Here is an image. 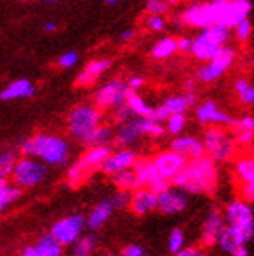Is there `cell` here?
I'll use <instances>...</instances> for the list:
<instances>
[{
  "instance_id": "10",
  "label": "cell",
  "mask_w": 254,
  "mask_h": 256,
  "mask_svg": "<svg viewBox=\"0 0 254 256\" xmlns=\"http://www.w3.org/2000/svg\"><path fill=\"white\" fill-rule=\"evenodd\" d=\"M209 61H211V64L203 66L197 70V78L201 82H206V83L217 80L219 76L231 66L234 61V50L223 46L219 52L215 54V56Z\"/></svg>"
},
{
  "instance_id": "5",
  "label": "cell",
  "mask_w": 254,
  "mask_h": 256,
  "mask_svg": "<svg viewBox=\"0 0 254 256\" xmlns=\"http://www.w3.org/2000/svg\"><path fill=\"white\" fill-rule=\"evenodd\" d=\"M254 236V226L228 225L219 238L217 244L231 256H250L248 242Z\"/></svg>"
},
{
  "instance_id": "38",
  "label": "cell",
  "mask_w": 254,
  "mask_h": 256,
  "mask_svg": "<svg viewBox=\"0 0 254 256\" xmlns=\"http://www.w3.org/2000/svg\"><path fill=\"white\" fill-rule=\"evenodd\" d=\"M186 244V236L181 228H173L169 234V250L175 254L176 252H180Z\"/></svg>"
},
{
  "instance_id": "39",
  "label": "cell",
  "mask_w": 254,
  "mask_h": 256,
  "mask_svg": "<svg viewBox=\"0 0 254 256\" xmlns=\"http://www.w3.org/2000/svg\"><path fill=\"white\" fill-rule=\"evenodd\" d=\"M14 164H16L14 153L6 152L3 155H0V178L6 180V176H9L12 169H14Z\"/></svg>"
},
{
  "instance_id": "40",
  "label": "cell",
  "mask_w": 254,
  "mask_h": 256,
  "mask_svg": "<svg viewBox=\"0 0 254 256\" xmlns=\"http://www.w3.org/2000/svg\"><path fill=\"white\" fill-rule=\"evenodd\" d=\"M167 120H169V132L172 134H178L186 125V118L183 116V112L170 114V116L167 118Z\"/></svg>"
},
{
  "instance_id": "32",
  "label": "cell",
  "mask_w": 254,
  "mask_h": 256,
  "mask_svg": "<svg viewBox=\"0 0 254 256\" xmlns=\"http://www.w3.org/2000/svg\"><path fill=\"white\" fill-rule=\"evenodd\" d=\"M236 174L244 183H254V161L250 156L240 158L236 162Z\"/></svg>"
},
{
  "instance_id": "62",
  "label": "cell",
  "mask_w": 254,
  "mask_h": 256,
  "mask_svg": "<svg viewBox=\"0 0 254 256\" xmlns=\"http://www.w3.org/2000/svg\"><path fill=\"white\" fill-rule=\"evenodd\" d=\"M190 2H197V0H190Z\"/></svg>"
},
{
  "instance_id": "53",
  "label": "cell",
  "mask_w": 254,
  "mask_h": 256,
  "mask_svg": "<svg viewBox=\"0 0 254 256\" xmlns=\"http://www.w3.org/2000/svg\"><path fill=\"white\" fill-rule=\"evenodd\" d=\"M20 256H39V253H37V250H36L34 246H28V247H25L22 250V254Z\"/></svg>"
},
{
  "instance_id": "44",
  "label": "cell",
  "mask_w": 254,
  "mask_h": 256,
  "mask_svg": "<svg viewBox=\"0 0 254 256\" xmlns=\"http://www.w3.org/2000/svg\"><path fill=\"white\" fill-rule=\"evenodd\" d=\"M147 27L153 32H162L166 28V20H164L159 14H151L147 19Z\"/></svg>"
},
{
  "instance_id": "14",
  "label": "cell",
  "mask_w": 254,
  "mask_h": 256,
  "mask_svg": "<svg viewBox=\"0 0 254 256\" xmlns=\"http://www.w3.org/2000/svg\"><path fill=\"white\" fill-rule=\"evenodd\" d=\"M128 84L123 83L122 80H114L109 82L100 89L95 96V104L101 108H111V106H119L123 105L128 97Z\"/></svg>"
},
{
  "instance_id": "22",
  "label": "cell",
  "mask_w": 254,
  "mask_h": 256,
  "mask_svg": "<svg viewBox=\"0 0 254 256\" xmlns=\"http://www.w3.org/2000/svg\"><path fill=\"white\" fill-rule=\"evenodd\" d=\"M172 150L180 153L186 160L187 158L194 160V158H200L205 155V146H203L201 140H198L194 136H181L175 139L172 144Z\"/></svg>"
},
{
  "instance_id": "36",
  "label": "cell",
  "mask_w": 254,
  "mask_h": 256,
  "mask_svg": "<svg viewBox=\"0 0 254 256\" xmlns=\"http://www.w3.org/2000/svg\"><path fill=\"white\" fill-rule=\"evenodd\" d=\"M236 92L239 94L240 100H242L245 105H253L254 104V88L247 80L236 82Z\"/></svg>"
},
{
  "instance_id": "31",
  "label": "cell",
  "mask_w": 254,
  "mask_h": 256,
  "mask_svg": "<svg viewBox=\"0 0 254 256\" xmlns=\"http://www.w3.org/2000/svg\"><path fill=\"white\" fill-rule=\"evenodd\" d=\"M126 105L133 111V114H137L141 118H151L153 116V108H150L142 97H139L134 92H128V97H126Z\"/></svg>"
},
{
  "instance_id": "56",
  "label": "cell",
  "mask_w": 254,
  "mask_h": 256,
  "mask_svg": "<svg viewBox=\"0 0 254 256\" xmlns=\"http://www.w3.org/2000/svg\"><path fill=\"white\" fill-rule=\"evenodd\" d=\"M44 28H45V32H55L56 30V25L53 22H47Z\"/></svg>"
},
{
  "instance_id": "27",
  "label": "cell",
  "mask_w": 254,
  "mask_h": 256,
  "mask_svg": "<svg viewBox=\"0 0 254 256\" xmlns=\"http://www.w3.org/2000/svg\"><path fill=\"white\" fill-rule=\"evenodd\" d=\"M97 250V238L94 234H81L70 244L72 256H94Z\"/></svg>"
},
{
  "instance_id": "50",
  "label": "cell",
  "mask_w": 254,
  "mask_h": 256,
  "mask_svg": "<svg viewBox=\"0 0 254 256\" xmlns=\"http://www.w3.org/2000/svg\"><path fill=\"white\" fill-rule=\"evenodd\" d=\"M192 40H189V38H183V40H180L176 42V47L181 50V52L184 54H189V52H192Z\"/></svg>"
},
{
  "instance_id": "4",
  "label": "cell",
  "mask_w": 254,
  "mask_h": 256,
  "mask_svg": "<svg viewBox=\"0 0 254 256\" xmlns=\"http://www.w3.org/2000/svg\"><path fill=\"white\" fill-rule=\"evenodd\" d=\"M100 124V111L92 106H77L72 110L69 116V132L72 138L81 140L83 144L87 142L89 136Z\"/></svg>"
},
{
  "instance_id": "12",
  "label": "cell",
  "mask_w": 254,
  "mask_h": 256,
  "mask_svg": "<svg viewBox=\"0 0 254 256\" xmlns=\"http://www.w3.org/2000/svg\"><path fill=\"white\" fill-rule=\"evenodd\" d=\"M220 6L217 4H211V5H194L183 14V20L189 25H194V27H211L214 24H219L220 18Z\"/></svg>"
},
{
  "instance_id": "37",
  "label": "cell",
  "mask_w": 254,
  "mask_h": 256,
  "mask_svg": "<svg viewBox=\"0 0 254 256\" xmlns=\"http://www.w3.org/2000/svg\"><path fill=\"white\" fill-rule=\"evenodd\" d=\"M189 106V102L186 100L184 96H176L167 98V102L164 104V108L169 111V114H178V112H184Z\"/></svg>"
},
{
  "instance_id": "45",
  "label": "cell",
  "mask_w": 254,
  "mask_h": 256,
  "mask_svg": "<svg viewBox=\"0 0 254 256\" xmlns=\"http://www.w3.org/2000/svg\"><path fill=\"white\" fill-rule=\"evenodd\" d=\"M78 61V54L77 52H67L64 55H61L58 60V64L61 68H72Z\"/></svg>"
},
{
  "instance_id": "7",
  "label": "cell",
  "mask_w": 254,
  "mask_h": 256,
  "mask_svg": "<svg viewBox=\"0 0 254 256\" xmlns=\"http://www.w3.org/2000/svg\"><path fill=\"white\" fill-rule=\"evenodd\" d=\"M12 180L19 188H33L44 182L47 175L45 166L33 156H25L16 161L14 169L11 172Z\"/></svg>"
},
{
  "instance_id": "2",
  "label": "cell",
  "mask_w": 254,
  "mask_h": 256,
  "mask_svg": "<svg viewBox=\"0 0 254 256\" xmlns=\"http://www.w3.org/2000/svg\"><path fill=\"white\" fill-rule=\"evenodd\" d=\"M22 153L25 156L39 158V161L52 166H62L69 161L70 148L66 139L55 134H36L22 144Z\"/></svg>"
},
{
  "instance_id": "23",
  "label": "cell",
  "mask_w": 254,
  "mask_h": 256,
  "mask_svg": "<svg viewBox=\"0 0 254 256\" xmlns=\"http://www.w3.org/2000/svg\"><path fill=\"white\" fill-rule=\"evenodd\" d=\"M114 210H116V206H114V203H112L111 198L98 203L86 219V226L91 228L92 232H97V230H100L109 220V217L112 216Z\"/></svg>"
},
{
  "instance_id": "41",
  "label": "cell",
  "mask_w": 254,
  "mask_h": 256,
  "mask_svg": "<svg viewBox=\"0 0 254 256\" xmlns=\"http://www.w3.org/2000/svg\"><path fill=\"white\" fill-rule=\"evenodd\" d=\"M251 33H253V27H251V22L248 20V18L242 19L236 25V36L240 41H247L251 36Z\"/></svg>"
},
{
  "instance_id": "8",
  "label": "cell",
  "mask_w": 254,
  "mask_h": 256,
  "mask_svg": "<svg viewBox=\"0 0 254 256\" xmlns=\"http://www.w3.org/2000/svg\"><path fill=\"white\" fill-rule=\"evenodd\" d=\"M203 146H205V153H208V156L214 161L230 160L236 152V140L220 128L208 130Z\"/></svg>"
},
{
  "instance_id": "61",
  "label": "cell",
  "mask_w": 254,
  "mask_h": 256,
  "mask_svg": "<svg viewBox=\"0 0 254 256\" xmlns=\"http://www.w3.org/2000/svg\"><path fill=\"white\" fill-rule=\"evenodd\" d=\"M47 2H58V0H47Z\"/></svg>"
},
{
  "instance_id": "55",
  "label": "cell",
  "mask_w": 254,
  "mask_h": 256,
  "mask_svg": "<svg viewBox=\"0 0 254 256\" xmlns=\"http://www.w3.org/2000/svg\"><path fill=\"white\" fill-rule=\"evenodd\" d=\"M133 30H126V32H123L122 34H120V38H122V40L123 41H128V40H131V38H133Z\"/></svg>"
},
{
  "instance_id": "46",
  "label": "cell",
  "mask_w": 254,
  "mask_h": 256,
  "mask_svg": "<svg viewBox=\"0 0 254 256\" xmlns=\"http://www.w3.org/2000/svg\"><path fill=\"white\" fill-rule=\"evenodd\" d=\"M119 256H147V252L144 250L142 246L131 244V246H126Z\"/></svg>"
},
{
  "instance_id": "57",
  "label": "cell",
  "mask_w": 254,
  "mask_h": 256,
  "mask_svg": "<svg viewBox=\"0 0 254 256\" xmlns=\"http://www.w3.org/2000/svg\"><path fill=\"white\" fill-rule=\"evenodd\" d=\"M97 256H119V254L112 253V252H101V253H98Z\"/></svg>"
},
{
  "instance_id": "11",
  "label": "cell",
  "mask_w": 254,
  "mask_h": 256,
  "mask_svg": "<svg viewBox=\"0 0 254 256\" xmlns=\"http://www.w3.org/2000/svg\"><path fill=\"white\" fill-rule=\"evenodd\" d=\"M133 169L136 172L139 188H148L153 190L155 194H159L161 190L169 188V180L162 178L158 174V170L153 166V161H141V162L136 161Z\"/></svg>"
},
{
  "instance_id": "42",
  "label": "cell",
  "mask_w": 254,
  "mask_h": 256,
  "mask_svg": "<svg viewBox=\"0 0 254 256\" xmlns=\"http://www.w3.org/2000/svg\"><path fill=\"white\" fill-rule=\"evenodd\" d=\"M147 11L150 14H164V12L169 11V5L162 0H148Z\"/></svg>"
},
{
  "instance_id": "13",
  "label": "cell",
  "mask_w": 254,
  "mask_h": 256,
  "mask_svg": "<svg viewBox=\"0 0 254 256\" xmlns=\"http://www.w3.org/2000/svg\"><path fill=\"white\" fill-rule=\"evenodd\" d=\"M187 204H189L187 194L178 188L169 186L164 190H161L159 194H156V208L162 214L172 216L176 212H181L187 208Z\"/></svg>"
},
{
  "instance_id": "24",
  "label": "cell",
  "mask_w": 254,
  "mask_h": 256,
  "mask_svg": "<svg viewBox=\"0 0 254 256\" xmlns=\"http://www.w3.org/2000/svg\"><path fill=\"white\" fill-rule=\"evenodd\" d=\"M36 89L28 80H16L9 83L2 92H0V98L2 100H16V98H28L34 96Z\"/></svg>"
},
{
  "instance_id": "1",
  "label": "cell",
  "mask_w": 254,
  "mask_h": 256,
  "mask_svg": "<svg viewBox=\"0 0 254 256\" xmlns=\"http://www.w3.org/2000/svg\"><path fill=\"white\" fill-rule=\"evenodd\" d=\"M217 183V169L209 156L194 158L184 164V168L173 176L175 188L186 194H203L214 189Z\"/></svg>"
},
{
  "instance_id": "63",
  "label": "cell",
  "mask_w": 254,
  "mask_h": 256,
  "mask_svg": "<svg viewBox=\"0 0 254 256\" xmlns=\"http://www.w3.org/2000/svg\"><path fill=\"white\" fill-rule=\"evenodd\" d=\"M0 212H2V210H0Z\"/></svg>"
},
{
  "instance_id": "30",
  "label": "cell",
  "mask_w": 254,
  "mask_h": 256,
  "mask_svg": "<svg viewBox=\"0 0 254 256\" xmlns=\"http://www.w3.org/2000/svg\"><path fill=\"white\" fill-rule=\"evenodd\" d=\"M20 197V188L16 184H8L6 180L0 178V210L6 208L14 200Z\"/></svg>"
},
{
  "instance_id": "21",
  "label": "cell",
  "mask_w": 254,
  "mask_h": 256,
  "mask_svg": "<svg viewBox=\"0 0 254 256\" xmlns=\"http://www.w3.org/2000/svg\"><path fill=\"white\" fill-rule=\"evenodd\" d=\"M197 118L201 124H226V125H236V120L223 111L217 108V105L212 100L205 102L197 110Z\"/></svg>"
},
{
  "instance_id": "59",
  "label": "cell",
  "mask_w": 254,
  "mask_h": 256,
  "mask_svg": "<svg viewBox=\"0 0 254 256\" xmlns=\"http://www.w3.org/2000/svg\"><path fill=\"white\" fill-rule=\"evenodd\" d=\"M162 2H166L167 5H175V4H178V0H162Z\"/></svg>"
},
{
  "instance_id": "15",
  "label": "cell",
  "mask_w": 254,
  "mask_h": 256,
  "mask_svg": "<svg viewBox=\"0 0 254 256\" xmlns=\"http://www.w3.org/2000/svg\"><path fill=\"white\" fill-rule=\"evenodd\" d=\"M251 11V2L250 0H230L220 6V18L219 24L225 27L231 28L242 20L247 19Z\"/></svg>"
},
{
  "instance_id": "43",
  "label": "cell",
  "mask_w": 254,
  "mask_h": 256,
  "mask_svg": "<svg viewBox=\"0 0 254 256\" xmlns=\"http://www.w3.org/2000/svg\"><path fill=\"white\" fill-rule=\"evenodd\" d=\"M130 198H131V192L130 190H120L119 194L111 197V200L114 203V206H116V210L128 206V204H130Z\"/></svg>"
},
{
  "instance_id": "34",
  "label": "cell",
  "mask_w": 254,
  "mask_h": 256,
  "mask_svg": "<svg viewBox=\"0 0 254 256\" xmlns=\"http://www.w3.org/2000/svg\"><path fill=\"white\" fill-rule=\"evenodd\" d=\"M137 122H139V126H141L142 133H148L155 138L164 134V126L155 118H141L139 116Z\"/></svg>"
},
{
  "instance_id": "54",
  "label": "cell",
  "mask_w": 254,
  "mask_h": 256,
  "mask_svg": "<svg viewBox=\"0 0 254 256\" xmlns=\"http://www.w3.org/2000/svg\"><path fill=\"white\" fill-rule=\"evenodd\" d=\"M184 97H186V100L189 102V105L195 104V100H197V97H195V94H194L192 91H189V92H187V94H186Z\"/></svg>"
},
{
  "instance_id": "16",
  "label": "cell",
  "mask_w": 254,
  "mask_h": 256,
  "mask_svg": "<svg viewBox=\"0 0 254 256\" xmlns=\"http://www.w3.org/2000/svg\"><path fill=\"white\" fill-rule=\"evenodd\" d=\"M223 217L230 225L254 226L253 208L247 200H233L231 203H228Z\"/></svg>"
},
{
  "instance_id": "60",
  "label": "cell",
  "mask_w": 254,
  "mask_h": 256,
  "mask_svg": "<svg viewBox=\"0 0 254 256\" xmlns=\"http://www.w3.org/2000/svg\"><path fill=\"white\" fill-rule=\"evenodd\" d=\"M105 2H108V4H116V2H119V0H105Z\"/></svg>"
},
{
  "instance_id": "48",
  "label": "cell",
  "mask_w": 254,
  "mask_h": 256,
  "mask_svg": "<svg viewBox=\"0 0 254 256\" xmlns=\"http://www.w3.org/2000/svg\"><path fill=\"white\" fill-rule=\"evenodd\" d=\"M236 140L239 144H244V146H250L253 142V132L250 130H242V132H237V138Z\"/></svg>"
},
{
  "instance_id": "58",
  "label": "cell",
  "mask_w": 254,
  "mask_h": 256,
  "mask_svg": "<svg viewBox=\"0 0 254 256\" xmlns=\"http://www.w3.org/2000/svg\"><path fill=\"white\" fill-rule=\"evenodd\" d=\"M186 88H187V91H192V89H194V82H187Z\"/></svg>"
},
{
  "instance_id": "17",
  "label": "cell",
  "mask_w": 254,
  "mask_h": 256,
  "mask_svg": "<svg viewBox=\"0 0 254 256\" xmlns=\"http://www.w3.org/2000/svg\"><path fill=\"white\" fill-rule=\"evenodd\" d=\"M186 162L187 160L173 150L164 152L153 160L155 169L162 178H166V180H173V176L184 168Z\"/></svg>"
},
{
  "instance_id": "51",
  "label": "cell",
  "mask_w": 254,
  "mask_h": 256,
  "mask_svg": "<svg viewBox=\"0 0 254 256\" xmlns=\"http://www.w3.org/2000/svg\"><path fill=\"white\" fill-rule=\"evenodd\" d=\"M242 196L247 202H253V198H254V183H244Z\"/></svg>"
},
{
  "instance_id": "19",
  "label": "cell",
  "mask_w": 254,
  "mask_h": 256,
  "mask_svg": "<svg viewBox=\"0 0 254 256\" xmlns=\"http://www.w3.org/2000/svg\"><path fill=\"white\" fill-rule=\"evenodd\" d=\"M136 161H137L136 152L123 148V150H119L116 153H109L108 158L103 161V164H101V169L109 175H114L119 170L133 168Z\"/></svg>"
},
{
  "instance_id": "18",
  "label": "cell",
  "mask_w": 254,
  "mask_h": 256,
  "mask_svg": "<svg viewBox=\"0 0 254 256\" xmlns=\"http://www.w3.org/2000/svg\"><path fill=\"white\" fill-rule=\"evenodd\" d=\"M225 228H226V220L223 214L219 210H212L206 217L205 225H203L201 230V244L205 247L217 246L219 238Z\"/></svg>"
},
{
  "instance_id": "52",
  "label": "cell",
  "mask_w": 254,
  "mask_h": 256,
  "mask_svg": "<svg viewBox=\"0 0 254 256\" xmlns=\"http://www.w3.org/2000/svg\"><path fill=\"white\" fill-rule=\"evenodd\" d=\"M142 84H144V80L141 78V76H133V78L128 82V86L133 88V89H139Z\"/></svg>"
},
{
  "instance_id": "28",
  "label": "cell",
  "mask_w": 254,
  "mask_h": 256,
  "mask_svg": "<svg viewBox=\"0 0 254 256\" xmlns=\"http://www.w3.org/2000/svg\"><path fill=\"white\" fill-rule=\"evenodd\" d=\"M34 247L39 256H64V247L50 233L37 240Z\"/></svg>"
},
{
  "instance_id": "9",
  "label": "cell",
  "mask_w": 254,
  "mask_h": 256,
  "mask_svg": "<svg viewBox=\"0 0 254 256\" xmlns=\"http://www.w3.org/2000/svg\"><path fill=\"white\" fill-rule=\"evenodd\" d=\"M86 226V219L80 214H73V216H67L64 219L58 220L53 226H52V234L62 247L70 246L72 242L80 238L83 234V230Z\"/></svg>"
},
{
  "instance_id": "29",
  "label": "cell",
  "mask_w": 254,
  "mask_h": 256,
  "mask_svg": "<svg viewBox=\"0 0 254 256\" xmlns=\"http://www.w3.org/2000/svg\"><path fill=\"white\" fill-rule=\"evenodd\" d=\"M112 180L116 183V186L120 189V190H134L139 188V183H137V178H136V172L133 168H128V169H123V170H119L112 175Z\"/></svg>"
},
{
  "instance_id": "33",
  "label": "cell",
  "mask_w": 254,
  "mask_h": 256,
  "mask_svg": "<svg viewBox=\"0 0 254 256\" xmlns=\"http://www.w3.org/2000/svg\"><path fill=\"white\" fill-rule=\"evenodd\" d=\"M176 41L173 38H164V40L155 44L153 50H151V55L158 60H166L176 52Z\"/></svg>"
},
{
  "instance_id": "20",
  "label": "cell",
  "mask_w": 254,
  "mask_h": 256,
  "mask_svg": "<svg viewBox=\"0 0 254 256\" xmlns=\"http://www.w3.org/2000/svg\"><path fill=\"white\" fill-rule=\"evenodd\" d=\"M131 211L137 216H145L156 210V194L148 188H137L131 194L130 204Z\"/></svg>"
},
{
  "instance_id": "49",
  "label": "cell",
  "mask_w": 254,
  "mask_h": 256,
  "mask_svg": "<svg viewBox=\"0 0 254 256\" xmlns=\"http://www.w3.org/2000/svg\"><path fill=\"white\" fill-rule=\"evenodd\" d=\"M236 125H237V132H242V130L253 132L254 130V119L251 116H247V118H244L240 122H236Z\"/></svg>"
},
{
  "instance_id": "3",
  "label": "cell",
  "mask_w": 254,
  "mask_h": 256,
  "mask_svg": "<svg viewBox=\"0 0 254 256\" xmlns=\"http://www.w3.org/2000/svg\"><path fill=\"white\" fill-rule=\"evenodd\" d=\"M228 40H230V28L222 24H214L211 27H206L197 40H194L192 54L201 61H209Z\"/></svg>"
},
{
  "instance_id": "47",
  "label": "cell",
  "mask_w": 254,
  "mask_h": 256,
  "mask_svg": "<svg viewBox=\"0 0 254 256\" xmlns=\"http://www.w3.org/2000/svg\"><path fill=\"white\" fill-rule=\"evenodd\" d=\"M175 256H206V253L195 247H183L180 252L175 253Z\"/></svg>"
},
{
  "instance_id": "25",
  "label": "cell",
  "mask_w": 254,
  "mask_h": 256,
  "mask_svg": "<svg viewBox=\"0 0 254 256\" xmlns=\"http://www.w3.org/2000/svg\"><path fill=\"white\" fill-rule=\"evenodd\" d=\"M109 68V61L108 60H97V61H92L91 64H87V66L83 69V72L80 74L78 80H77V84L80 86H89L92 84L101 72H105L106 69Z\"/></svg>"
},
{
  "instance_id": "35",
  "label": "cell",
  "mask_w": 254,
  "mask_h": 256,
  "mask_svg": "<svg viewBox=\"0 0 254 256\" xmlns=\"http://www.w3.org/2000/svg\"><path fill=\"white\" fill-rule=\"evenodd\" d=\"M112 139V132L108 126H97L94 133L89 136L87 146H106L109 140Z\"/></svg>"
},
{
  "instance_id": "26",
  "label": "cell",
  "mask_w": 254,
  "mask_h": 256,
  "mask_svg": "<svg viewBox=\"0 0 254 256\" xmlns=\"http://www.w3.org/2000/svg\"><path fill=\"white\" fill-rule=\"evenodd\" d=\"M142 134V130L141 126H139V122L137 119H130L122 124V128L120 132L117 133V146H122V147H126L133 142H136V139H139V136Z\"/></svg>"
},
{
  "instance_id": "6",
  "label": "cell",
  "mask_w": 254,
  "mask_h": 256,
  "mask_svg": "<svg viewBox=\"0 0 254 256\" xmlns=\"http://www.w3.org/2000/svg\"><path fill=\"white\" fill-rule=\"evenodd\" d=\"M109 153H111V150L108 146H92V148L86 152L83 158L69 169V172H67L69 183L72 186L80 184L87 176L89 172L100 168V166L103 164V161L108 158Z\"/></svg>"
}]
</instances>
